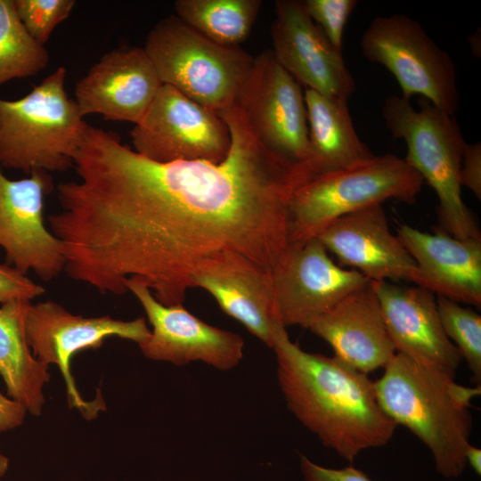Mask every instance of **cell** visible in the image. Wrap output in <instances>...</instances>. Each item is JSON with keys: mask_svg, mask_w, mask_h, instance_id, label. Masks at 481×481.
I'll return each mask as SVG.
<instances>
[{"mask_svg": "<svg viewBox=\"0 0 481 481\" xmlns=\"http://www.w3.org/2000/svg\"><path fill=\"white\" fill-rule=\"evenodd\" d=\"M134 151L156 162L203 160L220 163L231 134L216 112L162 85L143 119L131 131Z\"/></svg>", "mask_w": 481, "mask_h": 481, "instance_id": "30bf717a", "label": "cell"}, {"mask_svg": "<svg viewBox=\"0 0 481 481\" xmlns=\"http://www.w3.org/2000/svg\"><path fill=\"white\" fill-rule=\"evenodd\" d=\"M461 186L468 188L481 199V144H466L460 168Z\"/></svg>", "mask_w": 481, "mask_h": 481, "instance_id": "4dcf8cb0", "label": "cell"}, {"mask_svg": "<svg viewBox=\"0 0 481 481\" xmlns=\"http://www.w3.org/2000/svg\"><path fill=\"white\" fill-rule=\"evenodd\" d=\"M272 349L287 407L322 444L353 462L387 444L396 427L379 406L374 381L335 356L309 353L277 324Z\"/></svg>", "mask_w": 481, "mask_h": 481, "instance_id": "7a4b0ae2", "label": "cell"}, {"mask_svg": "<svg viewBox=\"0 0 481 481\" xmlns=\"http://www.w3.org/2000/svg\"><path fill=\"white\" fill-rule=\"evenodd\" d=\"M9 469V460L0 450V479H2Z\"/></svg>", "mask_w": 481, "mask_h": 481, "instance_id": "836d02e7", "label": "cell"}, {"mask_svg": "<svg viewBox=\"0 0 481 481\" xmlns=\"http://www.w3.org/2000/svg\"><path fill=\"white\" fill-rule=\"evenodd\" d=\"M23 325L33 355L45 365L58 367L65 382L68 405L89 420L105 410V403L101 394L93 400H86L81 395L71 373L72 358L81 351L101 347L111 337L138 345L151 333L144 317L131 321L110 315L86 317L73 314L52 300L36 304L29 301Z\"/></svg>", "mask_w": 481, "mask_h": 481, "instance_id": "9c48e42d", "label": "cell"}, {"mask_svg": "<svg viewBox=\"0 0 481 481\" xmlns=\"http://www.w3.org/2000/svg\"><path fill=\"white\" fill-rule=\"evenodd\" d=\"M53 188L45 170L12 180L0 166V247L4 264L23 274L32 271L44 281H53L65 267L61 243L44 218V199Z\"/></svg>", "mask_w": 481, "mask_h": 481, "instance_id": "4fadbf2b", "label": "cell"}, {"mask_svg": "<svg viewBox=\"0 0 481 481\" xmlns=\"http://www.w3.org/2000/svg\"><path fill=\"white\" fill-rule=\"evenodd\" d=\"M338 259L372 281L420 283L417 265L389 229L382 204L343 216L316 237Z\"/></svg>", "mask_w": 481, "mask_h": 481, "instance_id": "e0dca14e", "label": "cell"}, {"mask_svg": "<svg viewBox=\"0 0 481 481\" xmlns=\"http://www.w3.org/2000/svg\"><path fill=\"white\" fill-rule=\"evenodd\" d=\"M219 116L231 148L217 164L156 162L89 126L74 158L79 181L57 185L62 211L47 218L69 278L103 295L126 293L135 279L175 306L218 254L273 273L289 247V202L304 172L257 141L237 104Z\"/></svg>", "mask_w": 481, "mask_h": 481, "instance_id": "6da1fadb", "label": "cell"}, {"mask_svg": "<svg viewBox=\"0 0 481 481\" xmlns=\"http://www.w3.org/2000/svg\"><path fill=\"white\" fill-rule=\"evenodd\" d=\"M467 464H469L477 475L481 474V449L469 444L465 452Z\"/></svg>", "mask_w": 481, "mask_h": 481, "instance_id": "d6a6232c", "label": "cell"}, {"mask_svg": "<svg viewBox=\"0 0 481 481\" xmlns=\"http://www.w3.org/2000/svg\"><path fill=\"white\" fill-rule=\"evenodd\" d=\"M126 288L143 306L151 327L149 337L138 344L146 358L179 366L202 362L219 371L240 363L244 340L239 334L205 322L183 304L163 305L137 280L127 279Z\"/></svg>", "mask_w": 481, "mask_h": 481, "instance_id": "5bb4252c", "label": "cell"}, {"mask_svg": "<svg viewBox=\"0 0 481 481\" xmlns=\"http://www.w3.org/2000/svg\"><path fill=\"white\" fill-rule=\"evenodd\" d=\"M419 109L409 100L392 94L382 107L386 127L406 144L405 162L436 192L441 230L455 238L481 239L471 212L461 197L460 168L464 148L454 118L428 100L418 97Z\"/></svg>", "mask_w": 481, "mask_h": 481, "instance_id": "277c9868", "label": "cell"}, {"mask_svg": "<svg viewBox=\"0 0 481 481\" xmlns=\"http://www.w3.org/2000/svg\"><path fill=\"white\" fill-rule=\"evenodd\" d=\"M45 292V287L27 274L6 264L0 265V305L17 300L32 301Z\"/></svg>", "mask_w": 481, "mask_h": 481, "instance_id": "f1b7e54d", "label": "cell"}, {"mask_svg": "<svg viewBox=\"0 0 481 481\" xmlns=\"http://www.w3.org/2000/svg\"><path fill=\"white\" fill-rule=\"evenodd\" d=\"M49 63V53L20 21L13 0H0V86L36 76Z\"/></svg>", "mask_w": 481, "mask_h": 481, "instance_id": "d4e9b609", "label": "cell"}, {"mask_svg": "<svg viewBox=\"0 0 481 481\" xmlns=\"http://www.w3.org/2000/svg\"><path fill=\"white\" fill-rule=\"evenodd\" d=\"M29 301L0 305V376L7 395L22 404L28 413L39 416L45 403V386L49 366L39 362L27 342L23 318Z\"/></svg>", "mask_w": 481, "mask_h": 481, "instance_id": "603a6c76", "label": "cell"}, {"mask_svg": "<svg viewBox=\"0 0 481 481\" xmlns=\"http://www.w3.org/2000/svg\"><path fill=\"white\" fill-rule=\"evenodd\" d=\"M299 464L305 481H373L353 466L342 469L325 468L303 454L299 455Z\"/></svg>", "mask_w": 481, "mask_h": 481, "instance_id": "f546056e", "label": "cell"}, {"mask_svg": "<svg viewBox=\"0 0 481 481\" xmlns=\"http://www.w3.org/2000/svg\"><path fill=\"white\" fill-rule=\"evenodd\" d=\"M262 6L260 0H177L176 16L209 40L239 46L249 37Z\"/></svg>", "mask_w": 481, "mask_h": 481, "instance_id": "cb8c5ba5", "label": "cell"}, {"mask_svg": "<svg viewBox=\"0 0 481 481\" xmlns=\"http://www.w3.org/2000/svg\"><path fill=\"white\" fill-rule=\"evenodd\" d=\"M162 82L143 47L122 46L103 54L75 86V102L85 118L138 124Z\"/></svg>", "mask_w": 481, "mask_h": 481, "instance_id": "2e32d148", "label": "cell"}, {"mask_svg": "<svg viewBox=\"0 0 481 481\" xmlns=\"http://www.w3.org/2000/svg\"><path fill=\"white\" fill-rule=\"evenodd\" d=\"M16 12L30 36L45 45L55 28L70 15L74 0H13Z\"/></svg>", "mask_w": 481, "mask_h": 481, "instance_id": "4316f807", "label": "cell"}, {"mask_svg": "<svg viewBox=\"0 0 481 481\" xmlns=\"http://www.w3.org/2000/svg\"><path fill=\"white\" fill-rule=\"evenodd\" d=\"M191 282L207 290L227 315L272 348L279 322L270 273L239 254L224 252L200 263Z\"/></svg>", "mask_w": 481, "mask_h": 481, "instance_id": "d6986e66", "label": "cell"}, {"mask_svg": "<svg viewBox=\"0 0 481 481\" xmlns=\"http://www.w3.org/2000/svg\"><path fill=\"white\" fill-rule=\"evenodd\" d=\"M397 238L415 261L419 287L457 303L481 306V239H458L401 224Z\"/></svg>", "mask_w": 481, "mask_h": 481, "instance_id": "44dd1931", "label": "cell"}, {"mask_svg": "<svg viewBox=\"0 0 481 481\" xmlns=\"http://www.w3.org/2000/svg\"><path fill=\"white\" fill-rule=\"evenodd\" d=\"M439 316L447 338L467 362L471 380L481 382V316L469 307L437 296Z\"/></svg>", "mask_w": 481, "mask_h": 481, "instance_id": "484cf974", "label": "cell"}, {"mask_svg": "<svg viewBox=\"0 0 481 481\" xmlns=\"http://www.w3.org/2000/svg\"><path fill=\"white\" fill-rule=\"evenodd\" d=\"M424 181L404 159L373 156L318 175L298 186L289 200V244L316 238L336 219L387 200L412 205Z\"/></svg>", "mask_w": 481, "mask_h": 481, "instance_id": "8992f818", "label": "cell"}, {"mask_svg": "<svg viewBox=\"0 0 481 481\" xmlns=\"http://www.w3.org/2000/svg\"><path fill=\"white\" fill-rule=\"evenodd\" d=\"M272 40L277 61L306 89L346 100L354 93L355 82L343 51L313 22L302 1H276Z\"/></svg>", "mask_w": 481, "mask_h": 481, "instance_id": "9a60e30c", "label": "cell"}, {"mask_svg": "<svg viewBox=\"0 0 481 481\" xmlns=\"http://www.w3.org/2000/svg\"><path fill=\"white\" fill-rule=\"evenodd\" d=\"M317 238L290 244L271 274L274 314L283 327L307 329L370 280L337 265Z\"/></svg>", "mask_w": 481, "mask_h": 481, "instance_id": "7c38bea8", "label": "cell"}, {"mask_svg": "<svg viewBox=\"0 0 481 481\" xmlns=\"http://www.w3.org/2000/svg\"><path fill=\"white\" fill-rule=\"evenodd\" d=\"M336 358L368 374L384 368L396 351L371 281L344 297L307 328Z\"/></svg>", "mask_w": 481, "mask_h": 481, "instance_id": "ffe728a7", "label": "cell"}, {"mask_svg": "<svg viewBox=\"0 0 481 481\" xmlns=\"http://www.w3.org/2000/svg\"><path fill=\"white\" fill-rule=\"evenodd\" d=\"M374 388L384 412L428 448L443 477L462 474L473 426L471 401L481 394V385L462 386L441 371L395 353L374 381Z\"/></svg>", "mask_w": 481, "mask_h": 481, "instance_id": "3957f363", "label": "cell"}, {"mask_svg": "<svg viewBox=\"0 0 481 481\" xmlns=\"http://www.w3.org/2000/svg\"><path fill=\"white\" fill-rule=\"evenodd\" d=\"M237 105L265 149L306 167L308 125L301 85L280 65L272 50L254 58Z\"/></svg>", "mask_w": 481, "mask_h": 481, "instance_id": "8fae6325", "label": "cell"}, {"mask_svg": "<svg viewBox=\"0 0 481 481\" xmlns=\"http://www.w3.org/2000/svg\"><path fill=\"white\" fill-rule=\"evenodd\" d=\"M360 47L369 61L384 66L395 77L403 98L416 95L450 115L457 111L455 65L418 21L403 14L376 17L363 32Z\"/></svg>", "mask_w": 481, "mask_h": 481, "instance_id": "ba28073f", "label": "cell"}, {"mask_svg": "<svg viewBox=\"0 0 481 481\" xmlns=\"http://www.w3.org/2000/svg\"><path fill=\"white\" fill-rule=\"evenodd\" d=\"M67 70L58 67L23 97L0 98V166L30 175L63 172L89 125L65 91Z\"/></svg>", "mask_w": 481, "mask_h": 481, "instance_id": "5b68a950", "label": "cell"}, {"mask_svg": "<svg viewBox=\"0 0 481 481\" xmlns=\"http://www.w3.org/2000/svg\"><path fill=\"white\" fill-rule=\"evenodd\" d=\"M143 49L163 85L218 115L237 104L254 58L205 37L176 15L160 20Z\"/></svg>", "mask_w": 481, "mask_h": 481, "instance_id": "52a82bcc", "label": "cell"}, {"mask_svg": "<svg viewBox=\"0 0 481 481\" xmlns=\"http://www.w3.org/2000/svg\"><path fill=\"white\" fill-rule=\"evenodd\" d=\"M371 283L396 353L455 379L462 356L444 333L435 294L416 285Z\"/></svg>", "mask_w": 481, "mask_h": 481, "instance_id": "ac0fdd59", "label": "cell"}, {"mask_svg": "<svg viewBox=\"0 0 481 481\" xmlns=\"http://www.w3.org/2000/svg\"><path fill=\"white\" fill-rule=\"evenodd\" d=\"M27 414L28 412L22 404L0 392V432L19 428Z\"/></svg>", "mask_w": 481, "mask_h": 481, "instance_id": "1f68e13d", "label": "cell"}, {"mask_svg": "<svg viewBox=\"0 0 481 481\" xmlns=\"http://www.w3.org/2000/svg\"><path fill=\"white\" fill-rule=\"evenodd\" d=\"M311 178L371 159L374 154L358 136L347 100L306 89Z\"/></svg>", "mask_w": 481, "mask_h": 481, "instance_id": "7402d4cb", "label": "cell"}, {"mask_svg": "<svg viewBox=\"0 0 481 481\" xmlns=\"http://www.w3.org/2000/svg\"><path fill=\"white\" fill-rule=\"evenodd\" d=\"M355 0H303L302 4L313 22L337 49L343 51L346 23L357 5Z\"/></svg>", "mask_w": 481, "mask_h": 481, "instance_id": "83f0119b", "label": "cell"}]
</instances>
